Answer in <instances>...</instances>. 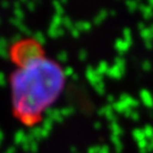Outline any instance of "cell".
<instances>
[{
	"label": "cell",
	"instance_id": "obj_1",
	"mask_svg": "<svg viewBox=\"0 0 153 153\" xmlns=\"http://www.w3.org/2000/svg\"><path fill=\"white\" fill-rule=\"evenodd\" d=\"M19 60L11 83L13 109L23 124L32 126L58 98L65 77L60 67L39 49L34 52L31 48V56L22 55Z\"/></svg>",
	"mask_w": 153,
	"mask_h": 153
}]
</instances>
